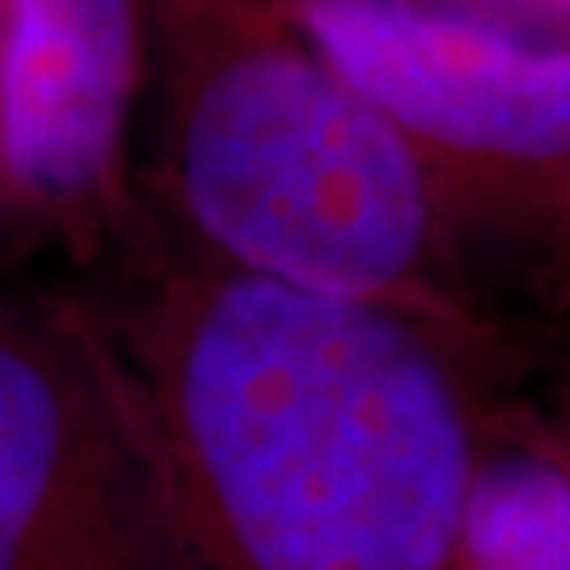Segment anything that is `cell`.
Instances as JSON below:
<instances>
[{
  "instance_id": "cell-1",
  "label": "cell",
  "mask_w": 570,
  "mask_h": 570,
  "mask_svg": "<svg viewBox=\"0 0 570 570\" xmlns=\"http://www.w3.org/2000/svg\"><path fill=\"white\" fill-rule=\"evenodd\" d=\"M68 292L174 570H449L482 456L440 326L212 263L148 216Z\"/></svg>"
},
{
  "instance_id": "cell-2",
  "label": "cell",
  "mask_w": 570,
  "mask_h": 570,
  "mask_svg": "<svg viewBox=\"0 0 570 570\" xmlns=\"http://www.w3.org/2000/svg\"><path fill=\"white\" fill-rule=\"evenodd\" d=\"M140 204L212 263L449 322V199L275 0H148Z\"/></svg>"
},
{
  "instance_id": "cell-3",
  "label": "cell",
  "mask_w": 570,
  "mask_h": 570,
  "mask_svg": "<svg viewBox=\"0 0 570 570\" xmlns=\"http://www.w3.org/2000/svg\"><path fill=\"white\" fill-rule=\"evenodd\" d=\"M148 0H0V271L89 279L144 228Z\"/></svg>"
},
{
  "instance_id": "cell-4",
  "label": "cell",
  "mask_w": 570,
  "mask_h": 570,
  "mask_svg": "<svg viewBox=\"0 0 570 570\" xmlns=\"http://www.w3.org/2000/svg\"><path fill=\"white\" fill-rule=\"evenodd\" d=\"M0 570H174L119 381L68 287L0 284Z\"/></svg>"
},
{
  "instance_id": "cell-5",
  "label": "cell",
  "mask_w": 570,
  "mask_h": 570,
  "mask_svg": "<svg viewBox=\"0 0 570 570\" xmlns=\"http://www.w3.org/2000/svg\"><path fill=\"white\" fill-rule=\"evenodd\" d=\"M444 190H570V42L440 0H275Z\"/></svg>"
},
{
  "instance_id": "cell-6",
  "label": "cell",
  "mask_w": 570,
  "mask_h": 570,
  "mask_svg": "<svg viewBox=\"0 0 570 570\" xmlns=\"http://www.w3.org/2000/svg\"><path fill=\"white\" fill-rule=\"evenodd\" d=\"M449 570H570V473L532 452L478 461Z\"/></svg>"
},
{
  "instance_id": "cell-7",
  "label": "cell",
  "mask_w": 570,
  "mask_h": 570,
  "mask_svg": "<svg viewBox=\"0 0 570 570\" xmlns=\"http://www.w3.org/2000/svg\"><path fill=\"white\" fill-rule=\"evenodd\" d=\"M440 4H456L469 13H482V18L532 30V35L570 42V0H440Z\"/></svg>"
}]
</instances>
